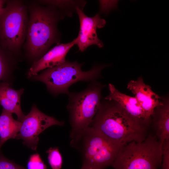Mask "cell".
<instances>
[{
  "label": "cell",
  "instance_id": "obj_1",
  "mask_svg": "<svg viewBox=\"0 0 169 169\" xmlns=\"http://www.w3.org/2000/svg\"><path fill=\"white\" fill-rule=\"evenodd\" d=\"M107 100L101 102L89 127L110 142L122 146L132 141H144L147 136L148 128L118 103Z\"/></svg>",
  "mask_w": 169,
  "mask_h": 169
},
{
  "label": "cell",
  "instance_id": "obj_2",
  "mask_svg": "<svg viewBox=\"0 0 169 169\" xmlns=\"http://www.w3.org/2000/svg\"><path fill=\"white\" fill-rule=\"evenodd\" d=\"M28 9L29 15L25 47L28 57L36 61L53 44L59 43L57 24L63 16L52 5L44 7L32 3Z\"/></svg>",
  "mask_w": 169,
  "mask_h": 169
},
{
  "label": "cell",
  "instance_id": "obj_3",
  "mask_svg": "<svg viewBox=\"0 0 169 169\" xmlns=\"http://www.w3.org/2000/svg\"><path fill=\"white\" fill-rule=\"evenodd\" d=\"M69 136L70 146L79 153L82 166L90 169H105L111 166L123 146L110 142L89 127L71 129Z\"/></svg>",
  "mask_w": 169,
  "mask_h": 169
},
{
  "label": "cell",
  "instance_id": "obj_4",
  "mask_svg": "<svg viewBox=\"0 0 169 169\" xmlns=\"http://www.w3.org/2000/svg\"><path fill=\"white\" fill-rule=\"evenodd\" d=\"M83 64L66 60L63 64L47 69L40 74L32 76L34 80L44 83L54 95L69 93V88L79 81L90 82L101 77L102 69L110 64H96L87 71L81 69Z\"/></svg>",
  "mask_w": 169,
  "mask_h": 169
},
{
  "label": "cell",
  "instance_id": "obj_5",
  "mask_svg": "<svg viewBox=\"0 0 169 169\" xmlns=\"http://www.w3.org/2000/svg\"><path fill=\"white\" fill-rule=\"evenodd\" d=\"M162 145L155 135L141 142L123 146L111 166L114 169H158L162 161Z\"/></svg>",
  "mask_w": 169,
  "mask_h": 169
},
{
  "label": "cell",
  "instance_id": "obj_6",
  "mask_svg": "<svg viewBox=\"0 0 169 169\" xmlns=\"http://www.w3.org/2000/svg\"><path fill=\"white\" fill-rule=\"evenodd\" d=\"M0 14V43L11 54L18 53L26 39L27 8L19 0L6 1Z\"/></svg>",
  "mask_w": 169,
  "mask_h": 169
},
{
  "label": "cell",
  "instance_id": "obj_7",
  "mask_svg": "<svg viewBox=\"0 0 169 169\" xmlns=\"http://www.w3.org/2000/svg\"><path fill=\"white\" fill-rule=\"evenodd\" d=\"M104 86L95 80L81 91L69 93L66 108L71 130L89 127L99 107L101 91Z\"/></svg>",
  "mask_w": 169,
  "mask_h": 169
},
{
  "label": "cell",
  "instance_id": "obj_8",
  "mask_svg": "<svg viewBox=\"0 0 169 169\" xmlns=\"http://www.w3.org/2000/svg\"><path fill=\"white\" fill-rule=\"evenodd\" d=\"M64 124V121L44 114L33 105L22 122L16 139L22 140L24 145L36 151L39 141L38 136L41 132L52 126H62Z\"/></svg>",
  "mask_w": 169,
  "mask_h": 169
},
{
  "label": "cell",
  "instance_id": "obj_9",
  "mask_svg": "<svg viewBox=\"0 0 169 169\" xmlns=\"http://www.w3.org/2000/svg\"><path fill=\"white\" fill-rule=\"evenodd\" d=\"M75 10L79 18L80 28L78 36L74 39L79 50L83 52L93 45L100 48L103 47V43L98 38L96 30L105 26V20L101 18L98 13L93 17H89L78 6Z\"/></svg>",
  "mask_w": 169,
  "mask_h": 169
},
{
  "label": "cell",
  "instance_id": "obj_10",
  "mask_svg": "<svg viewBox=\"0 0 169 169\" xmlns=\"http://www.w3.org/2000/svg\"><path fill=\"white\" fill-rule=\"evenodd\" d=\"M127 88L135 95L144 111L148 122L150 124L155 109L163 104L161 98L151 89V87L146 84L141 76L136 80H131Z\"/></svg>",
  "mask_w": 169,
  "mask_h": 169
},
{
  "label": "cell",
  "instance_id": "obj_11",
  "mask_svg": "<svg viewBox=\"0 0 169 169\" xmlns=\"http://www.w3.org/2000/svg\"><path fill=\"white\" fill-rule=\"evenodd\" d=\"M75 44V39L66 44L58 43L42 57L34 62L28 70L29 77L38 74L40 71L61 64L64 62L66 56L70 49Z\"/></svg>",
  "mask_w": 169,
  "mask_h": 169
},
{
  "label": "cell",
  "instance_id": "obj_12",
  "mask_svg": "<svg viewBox=\"0 0 169 169\" xmlns=\"http://www.w3.org/2000/svg\"><path fill=\"white\" fill-rule=\"evenodd\" d=\"M109 95L105 100L115 101L119 104L130 115L148 128L150 124L147 121L146 114L135 97L127 95L120 92L112 84L108 85Z\"/></svg>",
  "mask_w": 169,
  "mask_h": 169
},
{
  "label": "cell",
  "instance_id": "obj_13",
  "mask_svg": "<svg viewBox=\"0 0 169 169\" xmlns=\"http://www.w3.org/2000/svg\"><path fill=\"white\" fill-rule=\"evenodd\" d=\"M24 90H15L6 82H0V105L3 109L17 116L18 120L22 122L25 115L22 112L20 98Z\"/></svg>",
  "mask_w": 169,
  "mask_h": 169
},
{
  "label": "cell",
  "instance_id": "obj_14",
  "mask_svg": "<svg viewBox=\"0 0 169 169\" xmlns=\"http://www.w3.org/2000/svg\"><path fill=\"white\" fill-rule=\"evenodd\" d=\"M163 104L156 108L152 116L155 135L162 145L169 140V103L168 99H163Z\"/></svg>",
  "mask_w": 169,
  "mask_h": 169
},
{
  "label": "cell",
  "instance_id": "obj_15",
  "mask_svg": "<svg viewBox=\"0 0 169 169\" xmlns=\"http://www.w3.org/2000/svg\"><path fill=\"white\" fill-rule=\"evenodd\" d=\"M12 113L3 109L0 115V149L10 139H16L22 122L15 120Z\"/></svg>",
  "mask_w": 169,
  "mask_h": 169
},
{
  "label": "cell",
  "instance_id": "obj_16",
  "mask_svg": "<svg viewBox=\"0 0 169 169\" xmlns=\"http://www.w3.org/2000/svg\"><path fill=\"white\" fill-rule=\"evenodd\" d=\"M11 54L0 43V81H4L9 73Z\"/></svg>",
  "mask_w": 169,
  "mask_h": 169
},
{
  "label": "cell",
  "instance_id": "obj_17",
  "mask_svg": "<svg viewBox=\"0 0 169 169\" xmlns=\"http://www.w3.org/2000/svg\"><path fill=\"white\" fill-rule=\"evenodd\" d=\"M49 163L52 169H61L63 164L62 157L58 148H49L46 151Z\"/></svg>",
  "mask_w": 169,
  "mask_h": 169
},
{
  "label": "cell",
  "instance_id": "obj_18",
  "mask_svg": "<svg viewBox=\"0 0 169 169\" xmlns=\"http://www.w3.org/2000/svg\"><path fill=\"white\" fill-rule=\"evenodd\" d=\"M27 169H47V167L38 153L31 155L28 159Z\"/></svg>",
  "mask_w": 169,
  "mask_h": 169
},
{
  "label": "cell",
  "instance_id": "obj_19",
  "mask_svg": "<svg viewBox=\"0 0 169 169\" xmlns=\"http://www.w3.org/2000/svg\"><path fill=\"white\" fill-rule=\"evenodd\" d=\"M0 169H26L6 158L0 150Z\"/></svg>",
  "mask_w": 169,
  "mask_h": 169
},
{
  "label": "cell",
  "instance_id": "obj_20",
  "mask_svg": "<svg viewBox=\"0 0 169 169\" xmlns=\"http://www.w3.org/2000/svg\"><path fill=\"white\" fill-rule=\"evenodd\" d=\"M162 169H169V140L164 141L162 147Z\"/></svg>",
  "mask_w": 169,
  "mask_h": 169
},
{
  "label": "cell",
  "instance_id": "obj_21",
  "mask_svg": "<svg viewBox=\"0 0 169 169\" xmlns=\"http://www.w3.org/2000/svg\"><path fill=\"white\" fill-rule=\"evenodd\" d=\"M6 1L0 0V14L4 7Z\"/></svg>",
  "mask_w": 169,
  "mask_h": 169
},
{
  "label": "cell",
  "instance_id": "obj_22",
  "mask_svg": "<svg viewBox=\"0 0 169 169\" xmlns=\"http://www.w3.org/2000/svg\"><path fill=\"white\" fill-rule=\"evenodd\" d=\"M80 169H90L88 168L87 167H84V166H82Z\"/></svg>",
  "mask_w": 169,
  "mask_h": 169
},
{
  "label": "cell",
  "instance_id": "obj_23",
  "mask_svg": "<svg viewBox=\"0 0 169 169\" xmlns=\"http://www.w3.org/2000/svg\"><path fill=\"white\" fill-rule=\"evenodd\" d=\"M0 150H1V149H0Z\"/></svg>",
  "mask_w": 169,
  "mask_h": 169
}]
</instances>
